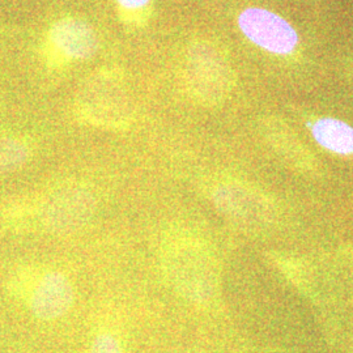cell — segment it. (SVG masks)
Segmentation results:
<instances>
[{
  "label": "cell",
  "mask_w": 353,
  "mask_h": 353,
  "mask_svg": "<svg viewBox=\"0 0 353 353\" xmlns=\"http://www.w3.org/2000/svg\"><path fill=\"white\" fill-rule=\"evenodd\" d=\"M316 143L338 154H353V127L335 118L318 119L312 126Z\"/></svg>",
  "instance_id": "52a82bcc"
},
{
  "label": "cell",
  "mask_w": 353,
  "mask_h": 353,
  "mask_svg": "<svg viewBox=\"0 0 353 353\" xmlns=\"http://www.w3.org/2000/svg\"><path fill=\"white\" fill-rule=\"evenodd\" d=\"M96 211V198L90 190L65 186L55 190L41 203L38 217L51 233H72L90 221Z\"/></svg>",
  "instance_id": "7a4b0ae2"
},
{
  "label": "cell",
  "mask_w": 353,
  "mask_h": 353,
  "mask_svg": "<svg viewBox=\"0 0 353 353\" xmlns=\"http://www.w3.org/2000/svg\"><path fill=\"white\" fill-rule=\"evenodd\" d=\"M117 1L121 7H123L126 10H131V11L141 10L151 3V0H117Z\"/></svg>",
  "instance_id": "30bf717a"
},
{
  "label": "cell",
  "mask_w": 353,
  "mask_h": 353,
  "mask_svg": "<svg viewBox=\"0 0 353 353\" xmlns=\"http://www.w3.org/2000/svg\"><path fill=\"white\" fill-rule=\"evenodd\" d=\"M239 26L252 43L272 54H290L299 43V36L290 23L265 8L245 10L239 16Z\"/></svg>",
  "instance_id": "277c9868"
},
{
  "label": "cell",
  "mask_w": 353,
  "mask_h": 353,
  "mask_svg": "<svg viewBox=\"0 0 353 353\" xmlns=\"http://www.w3.org/2000/svg\"><path fill=\"white\" fill-rule=\"evenodd\" d=\"M165 268L176 290L192 301H205L216 290L212 258L195 243L173 245L164 258Z\"/></svg>",
  "instance_id": "6da1fadb"
},
{
  "label": "cell",
  "mask_w": 353,
  "mask_h": 353,
  "mask_svg": "<svg viewBox=\"0 0 353 353\" xmlns=\"http://www.w3.org/2000/svg\"><path fill=\"white\" fill-rule=\"evenodd\" d=\"M90 353H123V350L113 334L101 332L92 343Z\"/></svg>",
  "instance_id": "9c48e42d"
},
{
  "label": "cell",
  "mask_w": 353,
  "mask_h": 353,
  "mask_svg": "<svg viewBox=\"0 0 353 353\" xmlns=\"http://www.w3.org/2000/svg\"><path fill=\"white\" fill-rule=\"evenodd\" d=\"M51 42L64 55L74 59H88L99 48L93 29L77 19H64L51 28Z\"/></svg>",
  "instance_id": "8992f818"
},
{
  "label": "cell",
  "mask_w": 353,
  "mask_h": 353,
  "mask_svg": "<svg viewBox=\"0 0 353 353\" xmlns=\"http://www.w3.org/2000/svg\"><path fill=\"white\" fill-rule=\"evenodd\" d=\"M74 303V288L61 272H50L38 281L29 297V307L41 321H55L68 313Z\"/></svg>",
  "instance_id": "5b68a950"
},
{
  "label": "cell",
  "mask_w": 353,
  "mask_h": 353,
  "mask_svg": "<svg viewBox=\"0 0 353 353\" xmlns=\"http://www.w3.org/2000/svg\"><path fill=\"white\" fill-rule=\"evenodd\" d=\"M216 208L240 227L259 229L265 227L274 214L271 203L258 191L237 183H227L214 190Z\"/></svg>",
  "instance_id": "3957f363"
},
{
  "label": "cell",
  "mask_w": 353,
  "mask_h": 353,
  "mask_svg": "<svg viewBox=\"0 0 353 353\" xmlns=\"http://www.w3.org/2000/svg\"><path fill=\"white\" fill-rule=\"evenodd\" d=\"M30 157L29 147L23 140L16 138L0 139V174L20 169Z\"/></svg>",
  "instance_id": "ba28073f"
}]
</instances>
